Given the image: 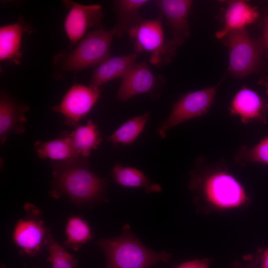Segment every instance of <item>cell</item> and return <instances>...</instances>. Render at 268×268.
<instances>
[{"label":"cell","mask_w":268,"mask_h":268,"mask_svg":"<svg viewBox=\"0 0 268 268\" xmlns=\"http://www.w3.org/2000/svg\"><path fill=\"white\" fill-rule=\"evenodd\" d=\"M53 168V192L65 194L78 203L97 201L103 195L106 181L88 167L87 158L52 162Z\"/></svg>","instance_id":"cell-1"},{"label":"cell","mask_w":268,"mask_h":268,"mask_svg":"<svg viewBox=\"0 0 268 268\" xmlns=\"http://www.w3.org/2000/svg\"><path fill=\"white\" fill-rule=\"evenodd\" d=\"M66 232L67 243L75 249L92 237L88 223L78 217L73 216L69 219L66 226Z\"/></svg>","instance_id":"cell-23"},{"label":"cell","mask_w":268,"mask_h":268,"mask_svg":"<svg viewBox=\"0 0 268 268\" xmlns=\"http://www.w3.org/2000/svg\"><path fill=\"white\" fill-rule=\"evenodd\" d=\"M163 15L159 13L152 19L143 20L129 33L135 52L151 53L150 62L160 67L169 64L176 53V46L170 40H165L162 26Z\"/></svg>","instance_id":"cell-4"},{"label":"cell","mask_w":268,"mask_h":268,"mask_svg":"<svg viewBox=\"0 0 268 268\" xmlns=\"http://www.w3.org/2000/svg\"><path fill=\"white\" fill-rule=\"evenodd\" d=\"M191 186H200L207 201L219 208L238 207L248 200L241 184L225 171L212 172L202 180L192 177Z\"/></svg>","instance_id":"cell-5"},{"label":"cell","mask_w":268,"mask_h":268,"mask_svg":"<svg viewBox=\"0 0 268 268\" xmlns=\"http://www.w3.org/2000/svg\"><path fill=\"white\" fill-rule=\"evenodd\" d=\"M98 245L105 254L106 268H149L170 258V254L164 251L156 252L146 248L128 224L124 225L119 236L101 239Z\"/></svg>","instance_id":"cell-2"},{"label":"cell","mask_w":268,"mask_h":268,"mask_svg":"<svg viewBox=\"0 0 268 268\" xmlns=\"http://www.w3.org/2000/svg\"><path fill=\"white\" fill-rule=\"evenodd\" d=\"M112 175L116 184L125 188H142L147 194L162 191L159 185L153 183L141 171L133 167H124L119 163L114 165Z\"/></svg>","instance_id":"cell-20"},{"label":"cell","mask_w":268,"mask_h":268,"mask_svg":"<svg viewBox=\"0 0 268 268\" xmlns=\"http://www.w3.org/2000/svg\"><path fill=\"white\" fill-rule=\"evenodd\" d=\"M220 82L180 96L173 105L168 117L158 127V134L164 138L167 132L174 127L206 113L214 101Z\"/></svg>","instance_id":"cell-7"},{"label":"cell","mask_w":268,"mask_h":268,"mask_svg":"<svg viewBox=\"0 0 268 268\" xmlns=\"http://www.w3.org/2000/svg\"><path fill=\"white\" fill-rule=\"evenodd\" d=\"M33 31V27L20 17L17 21L0 28V60L18 65L21 61L22 36Z\"/></svg>","instance_id":"cell-13"},{"label":"cell","mask_w":268,"mask_h":268,"mask_svg":"<svg viewBox=\"0 0 268 268\" xmlns=\"http://www.w3.org/2000/svg\"><path fill=\"white\" fill-rule=\"evenodd\" d=\"M227 7L224 15V25L217 31L215 37L221 39L231 31L246 28L259 17L256 7L249 4L245 0L227 1Z\"/></svg>","instance_id":"cell-16"},{"label":"cell","mask_w":268,"mask_h":268,"mask_svg":"<svg viewBox=\"0 0 268 268\" xmlns=\"http://www.w3.org/2000/svg\"><path fill=\"white\" fill-rule=\"evenodd\" d=\"M158 79L152 72L146 60L136 63L122 79L117 98L126 101L133 97L153 91Z\"/></svg>","instance_id":"cell-11"},{"label":"cell","mask_w":268,"mask_h":268,"mask_svg":"<svg viewBox=\"0 0 268 268\" xmlns=\"http://www.w3.org/2000/svg\"><path fill=\"white\" fill-rule=\"evenodd\" d=\"M41 222L32 219H21L15 227L14 241L17 246L28 254L37 252L40 249L43 242H46V231Z\"/></svg>","instance_id":"cell-18"},{"label":"cell","mask_w":268,"mask_h":268,"mask_svg":"<svg viewBox=\"0 0 268 268\" xmlns=\"http://www.w3.org/2000/svg\"><path fill=\"white\" fill-rule=\"evenodd\" d=\"M149 118L150 114L145 113L129 119L117 129L108 140L114 144L132 143L142 133Z\"/></svg>","instance_id":"cell-22"},{"label":"cell","mask_w":268,"mask_h":268,"mask_svg":"<svg viewBox=\"0 0 268 268\" xmlns=\"http://www.w3.org/2000/svg\"><path fill=\"white\" fill-rule=\"evenodd\" d=\"M227 36L229 73L241 78L253 72L260 62L262 49L259 42L250 35L246 28L231 31Z\"/></svg>","instance_id":"cell-6"},{"label":"cell","mask_w":268,"mask_h":268,"mask_svg":"<svg viewBox=\"0 0 268 268\" xmlns=\"http://www.w3.org/2000/svg\"><path fill=\"white\" fill-rule=\"evenodd\" d=\"M112 29L102 28L87 34L69 52L62 51L53 58L54 65L62 71L76 72L96 67L110 56L113 37Z\"/></svg>","instance_id":"cell-3"},{"label":"cell","mask_w":268,"mask_h":268,"mask_svg":"<svg viewBox=\"0 0 268 268\" xmlns=\"http://www.w3.org/2000/svg\"><path fill=\"white\" fill-rule=\"evenodd\" d=\"M209 261L207 259L196 260L184 263L176 268H209Z\"/></svg>","instance_id":"cell-26"},{"label":"cell","mask_w":268,"mask_h":268,"mask_svg":"<svg viewBox=\"0 0 268 268\" xmlns=\"http://www.w3.org/2000/svg\"><path fill=\"white\" fill-rule=\"evenodd\" d=\"M69 135L76 152L85 158H88L92 151L97 149L102 141L97 125L91 120H88L85 125L77 127L69 133Z\"/></svg>","instance_id":"cell-21"},{"label":"cell","mask_w":268,"mask_h":268,"mask_svg":"<svg viewBox=\"0 0 268 268\" xmlns=\"http://www.w3.org/2000/svg\"><path fill=\"white\" fill-rule=\"evenodd\" d=\"M34 149L38 156L55 161H62L78 158L79 156L73 146L69 133L64 131L55 139L43 142L37 141Z\"/></svg>","instance_id":"cell-19"},{"label":"cell","mask_w":268,"mask_h":268,"mask_svg":"<svg viewBox=\"0 0 268 268\" xmlns=\"http://www.w3.org/2000/svg\"><path fill=\"white\" fill-rule=\"evenodd\" d=\"M261 268H268V248L266 249L261 257Z\"/></svg>","instance_id":"cell-28"},{"label":"cell","mask_w":268,"mask_h":268,"mask_svg":"<svg viewBox=\"0 0 268 268\" xmlns=\"http://www.w3.org/2000/svg\"><path fill=\"white\" fill-rule=\"evenodd\" d=\"M100 87L74 84L66 92L60 104L52 110L62 114L65 124L77 126L79 121L92 109L100 96Z\"/></svg>","instance_id":"cell-8"},{"label":"cell","mask_w":268,"mask_h":268,"mask_svg":"<svg viewBox=\"0 0 268 268\" xmlns=\"http://www.w3.org/2000/svg\"><path fill=\"white\" fill-rule=\"evenodd\" d=\"M28 105L20 104L7 94L1 93L0 98V141L2 145L9 134H22L27 122Z\"/></svg>","instance_id":"cell-12"},{"label":"cell","mask_w":268,"mask_h":268,"mask_svg":"<svg viewBox=\"0 0 268 268\" xmlns=\"http://www.w3.org/2000/svg\"><path fill=\"white\" fill-rule=\"evenodd\" d=\"M264 26V40L266 47L268 51V17L265 19Z\"/></svg>","instance_id":"cell-27"},{"label":"cell","mask_w":268,"mask_h":268,"mask_svg":"<svg viewBox=\"0 0 268 268\" xmlns=\"http://www.w3.org/2000/svg\"><path fill=\"white\" fill-rule=\"evenodd\" d=\"M263 101L254 91L243 86L233 97L230 114L237 115L246 124L255 121L266 122L263 113Z\"/></svg>","instance_id":"cell-15"},{"label":"cell","mask_w":268,"mask_h":268,"mask_svg":"<svg viewBox=\"0 0 268 268\" xmlns=\"http://www.w3.org/2000/svg\"><path fill=\"white\" fill-rule=\"evenodd\" d=\"M234 160L236 162L241 164L259 162L268 165V136L265 137L253 147L241 146L235 154Z\"/></svg>","instance_id":"cell-24"},{"label":"cell","mask_w":268,"mask_h":268,"mask_svg":"<svg viewBox=\"0 0 268 268\" xmlns=\"http://www.w3.org/2000/svg\"><path fill=\"white\" fill-rule=\"evenodd\" d=\"M138 54L135 52L121 56H109L95 67L89 85L100 87L115 78L122 79L136 63Z\"/></svg>","instance_id":"cell-14"},{"label":"cell","mask_w":268,"mask_h":268,"mask_svg":"<svg viewBox=\"0 0 268 268\" xmlns=\"http://www.w3.org/2000/svg\"><path fill=\"white\" fill-rule=\"evenodd\" d=\"M49 251L48 261L52 268H75L77 261L50 235L46 240Z\"/></svg>","instance_id":"cell-25"},{"label":"cell","mask_w":268,"mask_h":268,"mask_svg":"<svg viewBox=\"0 0 268 268\" xmlns=\"http://www.w3.org/2000/svg\"><path fill=\"white\" fill-rule=\"evenodd\" d=\"M155 3L171 29V42L181 46L191 34L188 21L193 3L189 0H158Z\"/></svg>","instance_id":"cell-10"},{"label":"cell","mask_w":268,"mask_h":268,"mask_svg":"<svg viewBox=\"0 0 268 268\" xmlns=\"http://www.w3.org/2000/svg\"><path fill=\"white\" fill-rule=\"evenodd\" d=\"M68 12L64 21V29L71 47L82 39L86 31L98 25L103 18L101 5H84L71 0L63 1Z\"/></svg>","instance_id":"cell-9"},{"label":"cell","mask_w":268,"mask_h":268,"mask_svg":"<svg viewBox=\"0 0 268 268\" xmlns=\"http://www.w3.org/2000/svg\"><path fill=\"white\" fill-rule=\"evenodd\" d=\"M149 1L147 0H117L114 1L117 20L111 29L114 36L120 37L129 34L144 20L139 10Z\"/></svg>","instance_id":"cell-17"},{"label":"cell","mask_w":268,"mask_h":268,"mask_svg":"<svg viewBox=\"0 0 268 268\" xmlns=\"http://www.w3.org/2000/svg\"><path fill=\"white\" fill-rule=\"evenodd\" d=\"M259 82L265 87L266 93L268 96V77H265Z\"/></svg>","instance_id":"cell-29"}]
</instances>
